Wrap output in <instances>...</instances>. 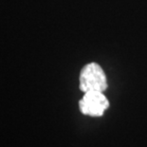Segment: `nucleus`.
Segmentation results:
<instances>
[{
    "label": "nucleus",
    "instance_id": "1",
    "mask_svg": "<svg viewBox=\"0 0 147 147\" xmlns=\"http://www.w3.org/2000/svg\"><path fill=\"white\" fill-rule=\"evenodd\" d=\"M107 88V80L104 69L97 63H89L83 67L80 74V89L83 92L101 91Z\"/></svg>",
    "mask_w": 147,
    "mask_h": 147
},
{
    "label": "nucleus",
    "instance_id": "2",
    "mask_svg": "<svg viewBox=\"0 0 147 147\" xmlns=\"http://www.w3.org/2000/svg\"><path fill=\"white\" fill-rule=\"evenodd\" d=\"M109 101L101 91L86 92L79 102V107L84 115L91 117H102L109 107Z\"/></svg>",
    "mask_w": 147,
    "mask_h": 147
}]
</instances>
